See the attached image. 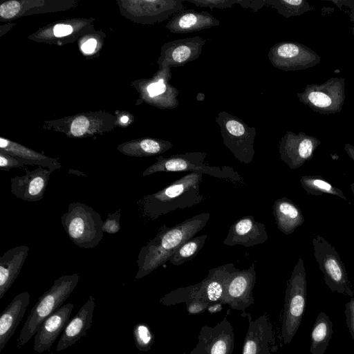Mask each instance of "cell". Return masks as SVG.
I'll list each match as a JSON object with an SVG mask.
<instances>
[{
  "instance_id": "1",
  "label": "cell",
  "mask_w": 354,
  "mask_h": 354,
  "mask_svg": "<svg viewBox=\"0 0 354 354\" xmlns=\"http://www.w3.org/2000/svg\"><path fill=\"white\" fill-rule=\"evenodd\" d=\"M209 217V212H203L171 227L162 225L156 236L140 249L135 279L147 276L169 261L183 243L194 237L206 225Z\"/></svg>"
},
{
  "instance_id": "2",
  "label": "cell",
  "mask_w": 354,
  "mask_h": 354,
  "mask_svg": "<svg viewBox=\"0 0 354 354\" xmlns=\"http://www.w3.org/2000/svg\"><path fill=\"white\" fill-rule=\"evenodd\" d=\"M202 174L189 173L168 186L137 201L142 215L151 220L177 209L192 207L204 200L200 191Z\"/></svg>"
},
{
  "instance_id": "3",
  "label": "cell",
  "mask_w": 354,
  "mask_h": 354,
  "mask_svg": "<svg viewBox=\"0 0 354 354\" xmlns=\"http://www.w3.org/2000/svg\"><path fill=\"white\" fill-rule=\"evenodd\" d=\"M80 278L78 273L61 276L39 297L21 329L17 339L18 348L28 343L41 323L64 305L77 286Z\"/></svg>"
},
{
  "instance_id": "4",
  "label": "cell",
  "mask_w": 354,
  "mask_h": 354,
  "mask_svg": "<svg viewBox=\"0 0 354 354\" xmlns=\"http://www.w3.org/2000/svg\"><path fill=\"white\" fill-rule=\"evenodd\" d=\"M61 223L70 240L79 248H94L103 237L104 221L100 214L84 203H69Z\"/></svg>"
},
{
  "instance_id": "5",
  "label": "cell",
  "mask_w": 354,
  "mask_h": 354,
  "mask_svg": "<svg viewBox=\"0 0 354 354\" xmlns=\"http://www.w3.org/2000/svg\"><path fill=\"white\" fill-rule=\"evenodd\" d=\"M206 156L207 153L201 151L187 152L172 155L168 158L158 156L157 161L143 171L142 176L162 171H189L207 174L236 185L243 183V178L232 167L209 166L205 163Z\"/></svg>"
},
{
  "instance_id": "6",
  "label": "cell",
  "mask_w": 354,
  "mask_h": 354,
  "mask_svg": "<svg viewBox=\"0 0 354 354\" xmlns=\"http://www.w3.org/2000/svg\"><path fill=\"white\" fill-rule=\"evenodd\" d=\"M306 287L304 261L299 258L287 281L282 324V337L285 344L292 341L301 325L306 308Z\"/></svg>"
},
{
  "instance_id": "7",
  "label": "cell",
  "mask_w": 354,
  "mask_h": 354,
  "mask_svg": "<svg viewBox=\"0 0 354 354\" xmlns=\"http://www.w3.org/2000/svg\"><path fill=\"white\" fill-rule=\"evenodd\" d=\"M315 258L331 292L353 297L354 291L339 253L323 236L313 239Z\"/></svg>"
},
{
  "instance_id": "8",
  "label": "cell",
  "mask_w": 354,
  "mask_h": 354,
  "mask_svg": "<svg viewBox=\"0 0 354 354\" xmlns=\"http://www.w3.org/2000/svg\"><path fill=\"white\" fill-rule=\"evenodd\" d=\"M220 127L223 144L242 163L249 164L254 155L255 127H249L241 119L225 111L215 118Z\"/></svg>"
},
{
  "instance_id": "9",
  "label": "cell",
  "mask_w": 354,
  "mask_h": 354,
  "mask_svg": "<svg viewBox=\"0 0 354 354\" xmlns=\"http://www.w3.org/2000/svg\"><path fill=\"white\" fill-rule=\"evenodd\" d=\"M297 96L300 102L316 113H339L345 100V79L333 77L322 84H309Z\"/></svg>"
},
{
  "instance_id": "10",
  "label": "cell",
  "mask_w": 354,
  "mask_h": 354,
  "mask_svg": "<svg viewBox=\"0 0 354 354\" xmlns=\"http://www.w3.org/2000/svg\"><path fill=\"white\" fill-rule=\"evenodd\" d=\"M268 56L274 67L286 72L307 69L321 62V57L315 50L295 41H281L274 44Z\"/></svg>"
},
{
  "instance_id": "11",
  "label": "cell",
  "mask_w": 354,
  "mask_h": 354,
  "mask_svg": "<svg viewBox=\"0 0 354 354\" xmlns=\"http://www.w3.org/2000/svg\"><path fill=\"white\" fill-rule=\"evenodd\" d=\"M321 141L303 131L295 133L288 131L279 143L280 159L290 169H296L311 160Z\"/></svg>"
},
{
  "instance_id": "12",
  "label": "cell",
  "mask_w": 354,
  "mask_h": 354,
  "mask_svg": "<svg viewBox=\"0 0 354 354\" xmlns=\"http://www.w3.org/2000/svg\"><path fill=\"white\" fill-rule=\"evenodd\" d=\"M206 42L205 38L196 36L165 43L159 59L160 68L179 67L194 61L201 55Z\"/></svg>"
},
{
  "instance_id": "13",
  "label": "cell",
  "mask_w": 354,
  "mask_h": 354,
  "mask_svg": "<svg viewBox=\"0 0 354 354\" xmlns=\"http://www.w3.org/2000/svg\"><path fill=\"white\" fill-rule=\"evenodd\" d=\"M25 174L10 178V191L17 198L27 202H37L44 198L51 171L42 167L30 171L24 168Z\"/></svg>"
},
{
  "instance_id": "14",
  "label": "cell",
  "mask_w": 354,
  "mask_h": 354,
  "mask_svg": "<svg viewBox=\"0 0 354 354\" xmlns=\"http://www.w3.org/2000/svg\"><path fill=\"white\" fill-rule=\"evenodd\" d=\"M73 307L71 303L64 304L41 323L33 337L35 351L41 354L52 347L69 322Z\"/></svg>"
},
{
  "instance_id": "15",
  "label": "cell",
  "mask_w": 354,
  "mask_h": 354,
  "mask_svg": "<svg viewBox=\"0 0 354 354\" xmlns=\"http://www.w3.org/2000/svg\"><path fill=\"white\" fill-rule=\"evenodd\" d=\"M268 234L265 225L252 216H245L230 227L223 243L229 246L240 245L246 248L265 243Z\"/></svg>"
},
{
  "instance_id": "16",
  "label": "cell",
  "mask_w": 354,
  "mask_h": 354,
  "mask_svg": "<svg viewBox=\"0 0 354 354\" xmlns=\"http://www.w3.org/2000/svg\"><path fill=\"white\" fill-rule=\"evenodd\" d=\"M95 306V298L91 295L86 302L69 320L59 337L56 351H64L84 337L91 328Z\"/></svg>"
},
{
  "instance_id": "17",
  "label": "cell",
  "mask_w": 354,
  "mask_h": 354,
  "mask_svg": "<svg viewBox=\"0 0 354 354\" xmlns=\"http://www.w3.org/2000/svg\"><path fill=\"white\" fill-rule=\"evenodd\" d=\"M219 24L220 21L207 11L184 9L171 17L166 28L171 33L184 34L211 28Z\"/></svg>"
},
{
  "instance_id": "18",
  "label": "cell",
  "mask_w": 354,
  "mask_h": 354,
  "mask_svg": "<svg viewBox=\"0 0 354 354\" xmlns=\"http://www.w3.org/2000/svg\"><path fill=\"white\" fill-rule=\"evenodd\" d=\"M30 303V293L24 291L17 295L0 315V353L15 333Z\"/></svg>"
},
{
  "instance_id": "19",
  "label": "cell",
  "mask_w": 354,
  "mask_h": 354,
  "mask_svg": "<svg viewBox=\"0 0 354 354\" xmlns=\"http://www.w3.org/2000/svg\"><path fill=\"white\" fill-rule=\"evenodd\" d=\"M29 251L27 245H21L10 248L0 257V299L17 278Z\"/></svg>"
},
{
  "instance_id": "20",
  "label": "cell",
  "mask_w": 354,
  "mask_h": 354,
  "mask_svg": "<svg viewBox=\"0 0 354 354\" xmlns=\"http://www.w3.org/2000/svg\"><path fill=\"white\" fill-rule=\"evenodd\" d=\"M238 268L228 263L209 270L207 277L198 284L197 295H204L209 301H215L225 295L230 274Z\"/></svg>"
},
{
  "instance_id": "21",
  "label": "cell",
  "mask_w": 354,
  "mask_h": 354,
  "mask_svg": "<svg viewBox=\"0 0 354 354\" xmlns=\"http://www.w3.org/2000/svg\"><path fill=\"white\" fill-rule=\"evenodd\" d=\"M272 209L277 228L286 235L292 234L305 221L300 208L287 197L277 199Z\"/></svg>"
},
{
  "instance_id": "22",
  "label": "cell",
  "mask_w": 354,
  "mask_h": 354,
  "mask_svg": "<svg viewBox=\"0 0 354 354\" xmlns=\"http://www.w3.org/2000/svg\"><path fill=\"white\" fill-rule=\"evenodd\" d=\"M255 263L243 270L233 272L227 281L225 298L227 300H248L256 281Z\"/></svg>"
},
{
  "instance_id": "23",
  "label": "cell",
  "mask_w": 354,
  "mask_h": 354,
  "mask_svg": "<svg viewBox=\"0 0 354 354\" xmlns=\"http://www.w3.org/2000/svg\"><path fill=\"white\" fill-rule=\"evenodd\" d=\"M0 147L1 151L17 158L25 165H36L39 167L47 168L52 172L62 167L61 164L56 158L47 157L3 138H0Z\"/></svg>"
},
{
  "instance_id": "24",
  "label": "cell",
  "mask_w": 354,
  "mask_h": 354,
  "mask_svg": "<svg viewBox=\"0 0 354 354\" xmlns=\"http://www.w3.org/2000/svg\"><path fill=\"white\" fill-rule=\"evenodd\" d=\"M333 334V322L324 312H320L312 327L310 352L324 354Z\"/></svg>"
},
{
  "instance_id": "25",
  "label": "cell",
  "mask_w": 354,
  "mask_h": 354,
  "mask_svg": "<svg viewBox=\"0 0 354 354\" xmlns=\"http://www.w3.org/2000/svg\"><path fill=\"white\" fill-rule=\"evenodd\" d=\"M172 147L173 144L167 140L144 138L140 141L125 145L120 150L128 156L147 157L164 153Z\"/></svg>"
},
{
  "instance_id": "26",
  "label": "cell",
  "mask_w": 354,
  "mask_h": 354,
  "mask_svg": "<svg viewBox=\"0 0 354 354\" xmlns=\"http://www.w3.org/2000/svg\"><path fill=\"white\" fill-rule=\"evenodd\" d=\"M258 327L255 330L253 323L250 324V330L245 339L243 354H269L268 344L272 336L271 328L268 325L263 330Z\"/></svg>"
},
{
  "instance_id": "27",
  "label": "cell",
  "mask_w": 354,
  "mask_h": 354,
  "mask_svg": "<svg viewBox=\"0 0 354 354\" xmlns=\"http://www.w3.org/2000/svg\"><path fill=\"white\" fill-rule=\"evenodd\" d=\"M299 181L302 187L308 194L313 196L330 194L346 201V196L339 189L320 176H303Z\"/></svg>"
},
{
  "instance_id": "28",
  "label": "cell",
  "mask_w": 354,
  "mask_h": 354,
  "mask_svg": "<svg viewBox=\"0 0 354 354\" xmlns=\"http://www.w3.org/2000/svg\"><path fill=\"white\" fill-rule=\"evenodd\" d=\"M207 238V234L194 236L183 243L172 255L169 262L180 266L193 259L203 247Z\"/></svg>"
},
{
  "instance_id": "29",
  "label": "cell",
  "mask_w": 354,
  "mask_h": 354,
  "mask_svg": "<svg viewBox=\"0 0 354 354\" xmlns=\"http://www.w3.org/2000/svg\"><path fill=\"white\" fill-rule=\"evenodd\" d=\"M266 6L275 8L285 18L299 16L314 10L306 0H266Z\"/></svg>"
},
{
  "instance_id": "30",
  "label": "cell",
  "mask_w": 354,
  "mask_h": 354,
  "mask_svg": "<svg viewBox=\"0 0 354 354\" xmlns=\"http://www.w3.org/2000/svg\"><path fill=\"white\" fill-rule=\"evenodd\" d=\"M133 335L136 346L141 351L150 349L153 342V337L149 326L145 323L135 325Z\"/></svg>"
},
{
  "instance_id": "31",
  "label": "cell",
  "mask_w": 354,
  "mask_h": 354,
  "mask_svg": "<svg viewBox=\"0 0 354 354\" xmlns=\"http://www.w3.org/2000/svg\"><path fill=\"white\" fill-rule=\"evenodd\" d=\"M197 7L209 8L211 9H226L237 3V0H185Z\"/></svg>"
},
{
  "instance_id": "32",
  "label": "cell",
  "mask_w": 354,
  "mask_h": 354,
  "mask_svg": "<svg viewBox=\"0 0 354 354\" xmlns=\"http://www.w3.org/2000/svg\"><path fill=\"white\" fill-rule=\"evenodd\" d=\"M120 209H118L113 213H109L107 218L103 223V232L110 234H116L120 230Z\"/></svg>"
},
{
  "instance_id": "33",
  "label": "cell",
  "mask_w": 354,
  "mask_h": 354,
  "mask_svg": "<svg viewBox=\"0 0 354 354\" xmlns=\"http://www.w3.org/2000/svg\"><path fill=\"white\" fill-rule=\"evenodd\" d=\"M25 164L17 158L1 151L0 153V169L9 171L13 168H24Z\"/></svg>"
},
{
  "instance_id": "34",
  "label": "cell",
  "mask_w": 354,
  "mask_h": 354,
  "mask_svg": "<svg viewBox=\"0 0 354 354\" xmlns=\"http://www.w3.org/2000/svg\"><path fill=\"white\" fill-rule=\"evenodd\" d=\"M89 126V121L85 116H79L73 120L71 125V133L76 137L86 133Z\"/></svg>"
},
{
  "instance_id": "35",
  "label": "cell",
  "mask_w": 354,
  "mask_h": 354,
  "mask_svg": "<svg viewBox=\"0 0 354 354\" xmlns=\"http://www.w3.org/2000/svg\"><path fill=\"white\" fill-rule=\"evenodd\" d=\"M20 4L17 1H10L2 3L0 6V15L4 19H10L19 12Z\"/></svg>"
},
{
  "instance_id": "36",
  "label": "cell",
  "mask_w": 354,
  "mask_h": 354,
  "mask_svg": "<svg viewBox=\"0 0 354 354\" xmlns=\"http://www.w3.org/2000/svg\"><path fill=\"white\" fill-rule=\"evenodd\" d=\"M344 314L346 323L352 339L354 341V297L346 303Z\"/></svg>"
},
{
  "instance_id": "37",
  "label": "cell",
  "mask_w": 354,
  "mask_h": 354,
  "mask_svg": "<svg viewBox=\"0 0 354 354\" xmlns=\"http://www.w3.org/2000/svg\"><path fill=\"white\" fill-rule=\"evenodd\" d=\"M237 4L243 8H250L254 12H257L266 6V0H237Z\"/></svg>"
},
{
  "instance_id": "38",
  "label": "cell",
  "mask_w": 354,
  "mask_h": 354,
  "mask_svg": "<svg viewBox=\"0 0 354 354\" xmlns=\"http://www.w3.org/2000/svg\"><path fill=\"white\" fill-rule=\"evenodd\" d=\"M72 31V26L66 24H57L53 28L55 36L58 37L68 35L71 34Z\"/></svg>"
},
{
  "instance_id": "39",
  "label": "cell",
  "mask_w": 354,
  "mask_h": 354,
  "mask_svg": "<svg viewBox=\"0 0 354 354\" xmlns=\"http://www.w3.org/2000/svg\"><path fill=\"white\" fill-rule=\"evenodd\" d=\"M96 44L95 39H90L83 44L82 49L86 53H91L94 51Z\"/></svg>"
},
{
  "instance_id": "40",
  "label": "cell",
  "mask_w": 354,
  "mask_h": 354,
  "mask_svg": "<svg viewBox=\"0 0 354 354\" xmlns=\"http://www.w3.org/2000/svg\"><path fill=\"white\" fill-rule=\"evenodd\" d=\"M343 5L348 7L351 10V20L354 23V0L339 1Z\"/></svg>"
},
{
  "instance_id": "41",
  "label": "cell",
  "mask_w": 354,
  "mask_h": 354,
  "mask_svg": "<svg viewBox=\"0 0 354 354\" xmlns=\"http://www.w3.org/2000/svg\"><path fill=\"white\" fill-rule=\"evenodd\" d=\"M344 149L347 155L354 161V146L350 143H346Z\"/></svg>"
},
{
  "instance_id": "42",
  "label": "cell",
  "mask_w": 354,
  "mask_h": 354,
  "mask_svg": "<svg viewBox=\"0 0 354 354\" xmlns=\"http://www.w3.org/2000/svg\"><path fill=\"white\" fill-rule=\"evenodd\" d=\"M128 120H129V118L127 116L124 115L121 118V122L123 123H127L128 122Z\"/></svg>"
},
{
  "instance_id": "43",
  "label": "cell",
  "mask_w": 354,
  "mask_h": 354,
  "mask_svg": "<svg viewBox=\"0 0 354 354\" xmlns=\"http://www.w3.org/2000/svg\"><path fill=\"white\" fill-rule=\"evenodd\" d=\"M351 192L354 196V183H351Z\"/></svg>"
}]
</instances>
